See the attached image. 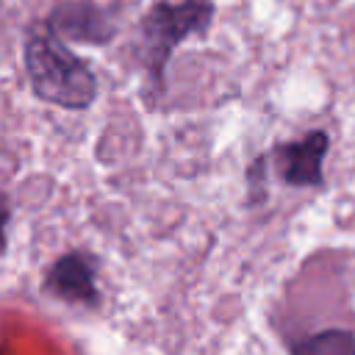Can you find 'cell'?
Listing matches in <instances>:
<instances>
[{
    "label": "cell",
    "mask_w": 355,
    "mask_h": 355,
    "mask_svg": "<svg viewBox=\"0 0 355 355\" xmlns=\"http://www.w3.org/2000/svg\"><path fill=\"white\" fill-rule=\"evenodd\" d=\"M330 150L327 130H308L297 141H283L275 150V169L283 183L305 189L322 183L324 155Z\"/></svg>",
    "instance_id": "obj_3"
},
{
    "label": "cell",
    "mask_w": 355,
    "mask_h": 355,
    "mask_svg": "<svg viewBox=\"0 0 355 355\" xmlns=\"http://www.w3.org/2000/svg\"><path fill=\"white\" fill-rule=\"evenodd\" d=\"M47 25L64 39L89 42V44H105L116 33L105 8H100L89 0H69V3L55 6Z\"/></svg>",
    "instance_id": "obj_4"
},
{
    "label": "cell",
    "mask_w": 355,
    "mask_h": 355,
    "mask_svg": "<svg viewBox=\"0 0 355 355\" xmlns=\"http://www.w3.org/2000/svg\"><path fill=\"white\" fill-rule=\"evenodd\" d=\"M47 291L69 302H86V305L97 302L94 261L83 252H69L58 258L47 275Z\"/></svg>",
    "instance_id": "obj_5"
},
{
    "label": "cell",
    "mask_w": 355,
    "mask_h": 355,
    "mask_svg": "<svg viewBox=\"0 0 355 355\" xmlns=\"http://www.w3.org/2000/svg\"><path fill=\"white\" fill-rule=\"evenodd\" d=\"M25 67L33 92L61 108H89L97 97V78L64 39L44 22L31 25L25 36Z\"/></svg>",
    "instance_id": "obj_1"
},
{
    "label": "cell",
    "mask_w": 355,
    "mask_h": 355,
    "mask_svg": "<svg viewBox=\"0 0 355 355\" xmlns=\"http://www.w3.org/2000/svg\"><path fill=\"white\" fill-rule=\"evenodd\" d=\"M216 14L214 0H158L147 8V14L139 22L141 31V58L150 75V86L155 92H164V75L169 67V58L180 42L189 36H200L211 28Z\"/></svg>",
    "instance_id": "obj_2"
},
{
    "label": "cell",
    "mask_w": 355,
    "mask_h": 355,
    "mask_svg": "<svg viewBox=\"0 0 355 355\" xmlns=\"http://www.w3.org/2000/svg\"><path fill=\"white\" fill-rule=\"evenodd\" d=\"M6 222H8V205H6V200L0 197V247H3V241H6Z\"/></svg>",
    "instance_id": "obj_7"
},
{
    "label": "cell",
    "mask_w": 355,
    "mask_h": 355,
    "mask_svg": "<svg viewBox=\"0 0 355 355\" xmlns=\"http://www.w3.org/2000/svg\"><path fill=\"white\" fill-rule=\"evenodd\" d=\"M294 355H355V336L341 327L322 330L300 341L294 347Z\"/></svg>",
    "instance_id": "obj_6"
}]
</instances>
